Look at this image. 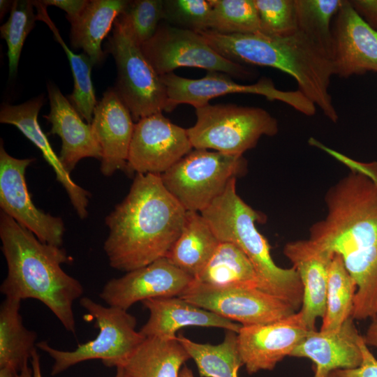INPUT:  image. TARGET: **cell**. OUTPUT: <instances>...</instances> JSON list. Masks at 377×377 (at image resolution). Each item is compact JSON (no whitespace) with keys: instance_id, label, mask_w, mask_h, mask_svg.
Listing matches in <instances>:
<instances>
[{"instance_id":"cell-1","label":"cell","mask_w":377,"mask_h":377,"mask_svg":"<svg viewBox=\"0 0 377 377\" xmlns=\"http://www.w3.org/2000/svg\"><path fill=\"white\" fill-rule=\"evenodd\" d=\"M349 168L327 192V215L309 239L342 258L356 284L351 317L360 320L377 316V168Z\"/></svg>"},{"instance_id":"cell-2","label":"cell","mask_w":377,"mask_h":377,"mask_svg":"<svg viewBox=\"0 0 377 377\" xmlns=\"http://www.w3.org/2000/svg\"><path fill=\"white\" fill-rule=\"evenodd\" d=\"M186 214L160 175L136 174L127 195L105 220L109 233L103 249L110 267L128 272L166 257Z\"/></svg>"},{"instance_id":"cell-3","label":"cell","mask_w":377,"mask_h":377,"mask_svg":"<svg viewBox=\"0 0 377 377\" xmlns=\"http://www.w3.org/2000/svg\"><path fill=\"white\" fill-rule=\"evenodd\" d=\"M0 239L7 275L0 290L5 297L43 303L69 332L75 333L74 301L84 293L81 283L61 265L73 261L61 246L44 243L1 211Z\"/></svg>"},{"instance_id":"cell-4","label":"cell","mask_w":377,"mask_h":377,"mask_svg":"<svg viewBox=\"0 0 377 377\" xmlns=\"http://www.w3.org/2000/svg\"><path fill=\"white\" fill-rule=\"evenodd\" d=\"M219 54L238 63L276 68L291 75L298 91L333 122L338 119L329 88L334 75L329 55L298 29L286 36L260 32L223 34L198 32Z\"/></svg>"},{"instance_id":"cell-5","label":"cell","mask_w":377,"mask_h":377,"mask_svg":"<svg viewBox=\"0 0 377 377\" xmlns=\"http://www.w3.org/2000/svg\"><path fill=\"white\" fill-rule=\"evenodd\" d=\"M232 178L223 193L200 214L220 242L239 248L252 264L258 288L289 303L297 311L303 301V286L297 270L276 265L267 239L258 230L260 214L237 194Z\"/></svg>"},{"instance_id":"cell-6","label":"cell","mask_w":377,"mask_h":377,"mask_svg":"<svg viewBox=\"0 0 377 377\" xmlns=\"http://www.w3.org/2000/svg\"><path fill=\"white\" fill-rule=\"evenodd\" d=\"M80 304L95 320L98 330L96 337L80 344L71 351L50 346L47 341L37 347L54 360L51 374L55 376L84 361L101 360L107 367H121L146 338L135 330L136 318L127 310L105 306L87 297L80 299Z\"/></svg>"},{"instance_id":"cell-7","label":"cell","mask_w":377,"mask_h":377,"mask_svg":"<svg viewBox=\"0 0 377 377\" xmlns=\"http://www.w3.org/2000/svg\"><path fill=\"white\" fill-rule=\"evenodd\" d=\"M196 122L187 128L193 149L242 156L263 135L279 131L277 120L263 108L210 103L195 109Z\"/></svg>"},{"instance_id":"cell-8","label":"cell","mask_w":377,"mask_h":377,"mask_svg":"<svg viewBox=\"0 0 377 377\" xmlns=\"http://www.w3.org/2000/svg\"><path fill=\"white\" fill-rule=\"evenodd\" d=\"M246 170L243 156L193 149L161 177L186 212L201 213L223 193L230 179Z\"/></svg>"},{"instance_id":"cell-9","label":"cell","mask_w":377,"mask_h":377,"mask_svg":"<svg viewBox=\"0 0 377 377\" xmlns=\"http://www.w3.org/2000/svg\"><path fill=\"white\" fill-rule=\"evenodd\" d=\"M106 50L115 61L114 89L133 121L163 111L170 112L167 89L138 45L115 20Z\"/></svg>"},{"instance_id":"cell-10","label":"cell","mask_w":377,"mask_h":377,"mask_svg":"<svg viewBox=\"0 0 377 377\" xmlns=\"http://www.w3.org/2000/svg\"><path fill=\"white\" fill-rule=\"evenodd\" d=\"M140 48L161 76L179 67H195L226 73L237 79H250L247 66L227 59L216 52L197 32L161 23L155 34Z\"/></svg>"},{"instance_id":"cell-11","label":"cell","mask_w":377,"mask_h":377,"mask_svg":"<svg viewBox=\"0 0 377 377\" xmlns=\"http://www.w3.org/2000/svg\"><path fill=\"white\" fill-rule=\"evenodd\" d=\"M179 297L242 326L263 325L297 312L287 302L258 288H216L193 280Z\"/></svg>"},{"instance_id":"cell-12","label":"cell","mask_w":377,"mask_h":377,"mask_svg":"<svg viewBox=\"0 0 377 377\" xmlns=\"http://www.w3.org/2000/svg\"><path fill=\"white\" fill-rule=\"evenodd\" d=\"M161 78L167 89L170 112L180 104H188L195 109L201 108L216 97L234 93L260 94L270 100H279L306 115H313L316 111L315 105L298 90H278L267 80L254 84H242L235 82L230 75L218 71H207L200 79L182 77L173 72Z\"/></svg>"},{"instance_id":"cell-13","label":"cell","mask_w":377,"mask_h":377,"mask_svg":"<svg viewBox=\"0 0 377 377\" xmlns=\"http://www.w3.org/2000/svg\"><path fill=\"white\" fill-rule=\"evenodd\" d=\"M193 149L187 130L162 112L145 117L135 124L125 172L161 175Z\"/></svg>"},{"instance_id":"cell-14","label":"cell","mask_w":377,"mask_h":377,"mask_svg":"<svg viewBox=\"0 0 377 377\" xmlns=\"http://www.w3.org/2000/svg\"><path fill=\"white\" fill-rule=\"evenodd\" d=\"M35 158H17L0 144L1 211L24 227L41 242L61 246L64 223L58 216L38 209L33 202L26 182L27 167Z\"/></svg>"},{"instance_id":"cell-15","label":"cell","mask_w":377,"mask_h":377,"mask_svg":"<svg viewBox=\"0 0 377 377\" xmlns=\"http://www.w3.org/2000/svg\"><path fill=\"white\" fill-rule=\"evenodd\" d=\"M193 280L164 257L109 280L99 297L108 306L128 310L138 302L179 297Z\"/></svg>"},{"instance_id":"cell-16","label":"cell","mask_w":377,"mask_h":377,"mask_svg":"<svg viewBox=\"0 0 377 377\" xmlns=\"http://www.w3.org/2000/svg\"><path fill=\"white\" fill-rule=\"evenodd\" d=\"M310 332L300 311L274 323L242 326L238 348L247 373L273 370Z\"/></svg>"},{"instance_id":"cell-17","label":"cell","mask_w":377,"mask_h":377,"mask_svg":"<svg viewBox=\"0 0 377 377\" xmlns=\"http://www.w3.org/2000/svg\"><path fill=\"white\" fill-rule=\"evenodd\" d=\"M332 31L334 75L348 77L367 71L377 72V30L343 0L335 15Z\"/></svg>"},{"instance_id":"cell-18","label":"cell","mask_w":377,"mask_h":377,"mask_svg":"<svg viewBox=\"0 0 377 377\" xmlns=\"http://www.w3.org/2000/svg\"><path fill=\"white\" fill-rule=\"evenodd\" d=\"M135 124L114 88L108 89L98 102L91 123L101 150V172L105 177L126 172Z\"/></svg>"},{"instance_id":"cell-19","label":"cell","mask_w":377,"mask_h":377,"mask_svg":"<svg viewBox=\"0 0 377 377\" xmlns=\"http://www.w3.org/2000/svg\"><path fill=\"white\" fill-rule=\"evenodd\" d=\"M43 103L44 98L40 95L19 105L2 104L0 122L15 126L41 151L44 159L54 172L57 180L66 190L77 214L84 219L88 216L91 194L71 179L41 129L38 116Z\"/></svg>"},{"instance_id":"cell-20","label":"cell","mask_w":377,"mask_h":377,"mask_svg":"<svg viewBox=\"0 0 377 377\" xmlns=\"http://www.w3.org/2000/svg\"><path fill=\"white\" fill-rule=\"evenodd\" d=\"M360 335L348 318L333 331H311L296 346L290 357H305L313 362V377H327L338 369H354L362 362Z\"/></svg>"},{"instance_id":"cell-21","label":"cell","mask_w":377,"mask_h":377,"mask_svg":"<svg viewBox=\"0 0 377 377\" xmlns=\"http://www.w3.org/2000/svg\"><path fill=\"white\" fill-rule=\"evenodd\" d=\"M283 253L297 270L303 286V301L300 312L307 327L316 330V320L323 318L329 269L334 254L311 239L286 244Z\"/></svg>"},{"instance_id":"cell-22","label":"cell","mask_w":377,"mask_h":377,"mask_svg":"<svg viewBox=\"0 0 377 377\" xmlns=\"http://www.w3.org/2000/svg\"><path fill=\"white\" fill-rule=\"evenodd\" d=\"M50 111L44 117L51 124L50 134L61 140L60 161L68 172L84 158L101 159V147L91 124L85 123L67 97L53 83L47 84Z\"/></svg>"},{"instance_id":"cell-23","label":"cell","mask_w":377,"mask_h":377,"mask_svg":"<svg viewBox=\"0 0 377 377\" xmlns=\"http://www.w3.org/2000/svg\"><path fill=\"white\" fill-rule=\"evenodd\" d=\"M142 304L149 311L147 321L140 330L145 337L177 338L176 332L187 326L218 327L238 333L242 326L180 297L149 299Z\"/></svg>"},{"instance_id":"cell-24","label":"cell","mask_w":377,"mask_h":377,"mask_svg":"<svg viewBox=\"0 0 377 377\" xmlns=\"http://www.w3.org/2000/svg\"><path fill=\"white\" fill-rule=\"evenodd\" d=\"M128 0H89L86 7L71 24V46L82 49L94 65L105 57L101 43L125 8Z\"/></svg>"},{"instance_id":"cell-25","label":"cell","mask_w":377,"mask_h":377,"mask_svg":"<svg viewBox=\"0 0 377 377\" xmlns=\"http://www.w3.org/2000/svg\"><path fill=\"white\" fill-rule=\"evenodd\" d=\"M21 302L5 297L1 304L0 377H17L36 350L37 334L23 325Z\"/></svg>"},{"instance_id":"cell-26","label":"cell","mask_w":377,"mask_h":377,"mask_svg":"<svg viewBox=\"0 0 377 377\" xmlns=\"http://www.w3.org/2000/svg\"><path fill=\"white\" fill-rule=\"evenodd\" d=\"M191 358L178 337H146L121 367L126 377H179Z\"/></svg>"},{"instance_id":"cell-27","label":"cell","mask_w":377,"mask_h":377,"mask_svg":"<svg viewBox=\"0 0 377 377\" xmlns=\"http://www.w3.org/2000/svg\"><path fill=\"white\" fill-rule=\"evenodd\" d=\"M219 243L200 213L187 212L182 232L165 258L195 279L207 264Z\"/></svg>"},{"instance_id":"cell-28","label":"cell","mask_w":377,"mask_h":377,"mask_svg":"<svg viewBox=\"0 0 377 377\" xmlns=\"http://www.w3.org/2000/svg\"><path fill=\"white\" fill-rule=\"evenodd\" d=\"M194 281L216 288H258V278L249 258L236 245L226 242H220Z\"/></svg>"},{"instance_id":"cell-29","label":"cell","mask_w":377,"mask_h":377,"mask_svg":"<svg viewBox=\"0 0 377 377\" xmlns=\"http://www.w3.org/2000/svg\"><path fill=\"white\" fill-rule=\"evenodd\" d=\"M177 337L194 360L201 377H238L244 364L237 332L226 330L223 341L215 345L197 343L182 334Z\"/></svg>"},{"instance_id":"cell-30","label":"cell","mask_w":377,"mask_h":377,"mask_svg":"<svg viewBox=\"0 0 377 377\" xmlns=\"http://www.w3.org/2000/svg\"><path fill=\"white\" fill-rule=\"evenodd\" d=\"M37 8V20L44 22L53 33L57 42L61 45L70 63L74 88L67 98L87 123L91 124L94 110L98 104L95 96L91 73L94 66L91 59L85 54H75L62 39L47 12V7L40 1H33Z\"/></svg>"},{"instance_id":"cell-31","label":"cell","mask_w":377,"mask_h":377,"mask_svg":"<svg viewBox=\"0 0 377 377\" xmlns=\"http://www.w3.org/2000/svg\"><path fill=\"white\" fill-rule=\"evenodd\" d=\"M356 284L342 258L334 254L330 263L326 296V310L320 331L338 330L351 317Z\"/></svg>"},{"instance_id":"cell-32","label":"cell","mask_w":377,"mask_h":377,"mask_svg":"<svg viewBox=\"0 0 377 377\" xmlns=\"http://www.w3.org/2000/svg\"><path fill=\"white\" fill-rule=\"evenodd\" d=\"M342 3L343 0H295L297 29L330 58L333 45L331 22Z\"/></svg>"},{"instance_id":"cell-33","label":"cell","mask_w":377,"mask_h":377,"mask_svg":"<svg viewBox=\"0 0 377 377\" xmlns=\"http://www.w3.org/2000/svg\"><path fill=\"white\" fill-rule=\"evenodd\" d=\"M212 6L209 29L223 34L260 31L254 0H209Z\"/></svg>"},{"instance_id":"cell-34","label":"cell","mask_w":377,"mask_h":377,"mask_svg":"<svg viewBox=\"0 0 377 377\" xmlns=\"http://www.w3.org/2000/svg\"><path fill=\"white\" fill-rule=\"evenodd\" d=\"M33 1H13L8 20L0 27L1 36L7 44L9 76H15L22 49L28 34L33 29L37 16Z\"/></svg>"},{"instance_id":"cell-35","label":"cell","mask_w":377,"mask_h":377,"mask_svg":"<svg viewBox=\"0 0 377 377\" xmlns=\"http://www.w3.org/2000/svg\"><path fill=\"white\" fill-rule=\"evenodd\" d=\"M163 20V0L128 1L118 22L140 46L156 33Z\"/></svg>"},{"instance_id":"cell-36","label":"cell","mask_w":377,"mask_h":377,"mask_svg":"<svg viewBox=\"0 0 377 377\" xmlns=\"http://www.w3.org/2000/svg\"><path fill=\"white\" fill-rule=\"evenodd\" d=\"M211 14L209 0H163V20L179 29L209 30Z\"/></svg>"},{"instance_id":"cell-37","label":"cell","mask_w":377,"mask_h":377,"mask_svg":"<svg viewBox=\"0 0 377 377\" xmlns=\"http://www.w3.org/2000/svg\"><path fill=\"white\" fill-rule=\"evenodd\" d=\"M260 33L281 36L297 30L295 0H254Z\"/></svg>"},{"instance_id":"cell-38","label":"cell","mask_w":377,"mask_h":377,"mask_svg":"<svg viewBox=\"0 0 377 377\" xmlns=\"http://www.w3.org/2000/svg\"><path fill=\"white\" fill-rule=\"evenodd\" d=\"M362 362L354 369H338L332 373L336 377H377V360L371 353L362 336L359 341Z\"/></svg>"},{"instance_id":"cell-39","label":"cell","mask_w":377,"mask_h":377,"mask_svg":"<svg viewBox=\"0 0 377 377\" xmlns=\"http://www.w3.org/2000/svg\"><path fill=\"white\" fill-rule=\"evenodd\" d=\"M41 3L46 7L54 6L64 10L68 20L78 16L86 7L89 0H43Z\"/></svg>"},{"instance_id":"cell-40","label":"cell","mask_w":377,"mask_h":377,"mask_svg":"<svg viewBox=\"0 0 377 377\" xmlns=\"http://www.w3.org/2000/svg\"><path fill=\"white\" fill-rule=\"evenodd\" d=\"M358 14L373 28H377V0L350 1Z\"/></svg>"},{"instance_id":"cell-41","label":"cell","mask_w":377,"mask_h":377,"mask_svg":"<svg viewBox=\"0 0 377 377\" xmlns=\"http://www.w3.org/2000/svg\"><path fill=\"white\" fill-rule=\"evenodd\" d=\"M31 367L28 364L21 369L17 377H43L41 372L40 355L36 350L30 359ZM115 377H126L121 367L117 368Z\"/></svg>"},{"instance_id":"cell-42","label":"cell","mask_w":377,"mask_h":377,"mask_svg":"<svg viewBox=\"0 0 377 377\" xmlns=\"http://www.w3.org/2000/svg\"><path fill=\"white\" fill-rule=\"evenodd\" d=\"M363 337L367 346L377 348V316L371 319V323Z\"/></svg>"},{"instance_id":"cell-43","label":"cell","mask_w":377,"mask_h":377,"mask_svg":"<svg viewBox=\"0 0 377 377\" xmlns=\"http://www.w3.org/2000/svg\"><path fill=\"white\" fill-rule=\"evenodd\" d=\"M13 5V1L7 0H1L0 1V14L1 19L4 16L6 13L8 9H11Z\"/></svg>"},{"instance_id":"cell-44","label":"cell","mask_w":377,"mask_h":377,"mask_svg":"<svg viewBox=\"0 0 377 377\" xmlns=\"http://www.w3.org/2000/svg\"><path fill=\"white\" fill-rule=\"evenodd\" d=\"M179 377H194V376L189 368L184 366L180 371Z\"/></svg>"},{"instance_id":"cell-45","label":"cell","mask_w":377,"mask_h":377,"mask_svg":"<svg viewBox=\"0 0 377 377\" xmlns=\"http://www.w3.org/2000/svg\"><path fill=\"white\" fill-rule=\"evenodd\" d=\"M327 377H336L334 374L332 372Z\"/></svg>"}]
</instances>
